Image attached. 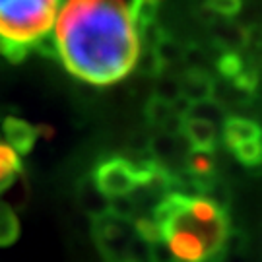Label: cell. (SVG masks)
Segmentation results:
<instances>
[{"mask_svg":"<svg viewBox=\"0 0 262 262\" xmlns=\"http://www.w3.org/2000/svg\"><path fill=\"white\" fill-rule=\"evenodd\" d=\"M51 35L66 70L92 85L121 82L140 58L138 8L128 0H62Z\"/></svg>","mask_w":262,"mask_h":262,"instance_id":"cell-1","label":"cell"},{"mask_svg":"<svg viewBox=\"0 0 262 262\" xmlns=\"http://www.w3.org/2000/svg\"><path fill=\"white\" fill-rule=\"evenodd\" d=\"M151 217L175 262H215L224 254L229 225L214 200L171 194Z\"/></svg>","mask_w":262,"mask_h":262,"instance_id":"cell-2","label":"cell"},{"mask_svg":"<svg viewBox=\"0 0 262 262\" xmlns=\"http://www.w3.org/2000/svg\"><path fill=\"white\" fill-rule=\"evenodd\" d=\"M62 0H0V49L19 58L53 33Z\"/></svg>","mask_w":262,"mask_h":262,"instance_id":"cell-3","label":"cell"},{"mask_svg":"<svg viewBox=\"0 0 262 262\" xmlns=\"http://www.w3.org/2000/svg\"><path fill=\"white\" fill-rule=\"evenodd\" d=\"M158 177L154 167L134 165L126 159H109L95 171V187L103 196L121 198Z\"/></svg>","mask_w":262,"mask_h":262,"instance_id":"cell-4","label":"cell"},{"mask_svg":"<svg viewBox=\"0 0 262 262\" xmlns=\"http://www.w3.org/2000/svg\"><path fill=\"white\" fill-rule=\"evenodd\" d=\"M227 142L235 156L247 165L262 161V132L254 122L233 121L227 124Z\"/></svg>","mask_w":262,"mask_h":262,"instance_id":"cell-5","label":"cell"},{"mask_svg":"<svg viewBox=\"0 0 262 262\" xmlns=\"http://www.w3.org/2000/svg\"><path fill=\"white\" fill-rule=\"evenodd\" d=\"M21 163H19V154L14 150L10 144L0 142V192L14 185L18 179Z\"/></svg>","mask_w":262,"mask_h":262,"instance_id":"cell-6","label":"cell"},{"mask_svg":"<svg viewBox=\"0 0 262 262\" xmlns=\"http://www.w3.org/2000/svg\"><path fill=\"white\" fill-rule=\"evenodd\" d=\"M19 235V224L18 217H16V212L0 202V247H8L12 245Z\"/></svg>","mask_w":262,"mask_h":262,"instance_id":"cell-7","label":"cell"},{"mask_svg":"<svg viewBox=\"0 0 262 262\" xmlns=\"http://www.w3.org/2000/svg\"><path fill=\"white\" fill-rule=\"evenodd\" d=\"M6 132H8L10 146L14 150H18V154H26L33 146V132H31V128H29L28 124H24V122L8 124Z\"/></svg>","mask_w":262,"mask_h":262,"instance_id":"cell-8","label":"cell"},{"mask_svg":"<svg viewBox=\"0 0 262 262\" xmlns=\"http://www.w3.org/2000/svg\"><path fill=\"white\" fill-rule=\"evenodd\" d=\"M128 2H130V4H134L136 8H140V4H142V0H128Z\"/></svg>","mask_w":262,"mask_h":262,"instance_id":"cell-9","label":"cell"},{"mask_svg":"<svg viewBox=\"0 0 262 262\" xmlns=\"http://www.w3.org/2000/svg\"><path fill=\"white\" fill-rule=\"evenodd\" d=\"M105 262H111V260H105Z\"/></svg>","mask_w":262,"mask_h":262,"instance_id":"cell-10","label":"cell"}]
</instances>
